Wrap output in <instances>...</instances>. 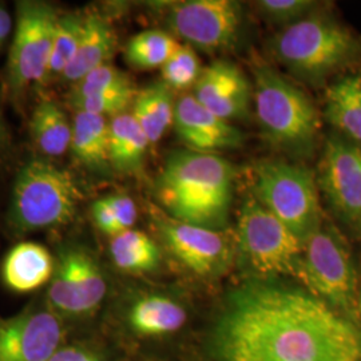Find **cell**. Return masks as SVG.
<instances>
[{
    "mask_svg": "<svg viewBox=\"0 0 361 361\" xmlns=\"http://www.w3.org/2000/svg\"><path fill=\"white\" fill-rule=\"evenodd\" d=\"M174 129L190 150L217 153L243 145V134L228 121L212 113L193 95L185 94L176 102Z\"/></svg>",
    "mask_w": 361,
    "mask_h": 361,
    "instance_id": "5bb4252c",
    "label": "cell"
},
{
    "mask_svg": "<svg viewBox=\"0 0 361 361\" xmlns=\"http://www.w3.org/2000/svg\"><path fill=\"white\" fill-rule=\"evenodd\" d=\"M47 361H104V357L92 348L75 344L58 349Z\"/></svg>",
    "mask_w": 361,
    "mask_h": 361,
    "instance_id": "e575fe53",
    "label": "cell"
},
{
    "mask_svg": "<svg viewBox=\"0 0 361 361\" xmlns=\"http://www.w3.org/2000/svg\"><path fill=\"white\" fill-rule=\"evenodd\" d=\"M111 257L121 271L141 273L158 267L159 249L146 234L129 229L111 237Z\"/></svg>",
    "mask_w": 361,
    "mask_h": 361,
    "instance_id": "cb8c5ba5",
    "label": "cell"
},
{
    "mask_svg": "<svg viewBox=\"0 0 361 361\" xmlns=\"http://www.w3.org/2000/svg\"><path fill=\"white\" fill-rule=\"evenodd\" d=\"M85 168L101 171L110 166V122L102 116L78 111L70 146Z\"/></svg>",
    "mask_w": 361,
    "mask_h": 361,
    "instance_id": "ac0fdd59",
    "label": "cell"
},
{
    "mask_svg": "<svg viewBox=\"0 0 361 361\" xmlns=\"http://www.w3.org/2000/svg\"><path fill=\"white\" fill-rule=\"evenodd\" d=\"M271 50L292 74L319 82L356 61L361 47L347 27L326 16L310 15L285 27Z\"/></svg>",
    "mask_w": 361,
    "mask_h": 361,
    "instance_id": "277c9868",
    "label": "cell"
},
{
    "mask_svg": "<svg viewBox=\"0 0 361 361\" xmlns=\"http://www.w3.org/2000/svg\"><path fill=\"white\" fill-rule=\"evenodd\" d=\"M137 92L134 89L111 91L98 95H91L85 98H71V102L77 107L78 111H85L95 116L113 118L123 113H128L130 106L135 101Z\"/></svg>",
    "mask_w": 361,
    "mask_h": 361,
    "instance_id": "4dcf8cb0",
    "label": "cell"
},
{
    "mask_svg": "<svg viewBox=\"0 0 361 361\" xmlns=\"http://www.w3.org/2000/svg\"><path fill=\"white\" fill-rule=\"evenodd\" d=\"M162 82L171 90H186L195 86L202 73L200 58L189 46H180L161 67Z\"/></svg>",
    "mask_w": 361,
    "mask_h": 361,
    "instance_id": "f1b7e54d",
    "label": "cell"
},
{
    "mask_svg": "<svg viewBox=\"0 0 361 361\" xmlns=\"http://www.w3.org/2000/svg\"><path fill=\"white\" fill-rule=\"evenodd\" d=\"M320 185L340 217L361 224V146L331 137L325 143Z\"/></svg>",
    "mask_w": 361,
    "mask_h": 361,
    "instance_id": "8fae6325",
    "label": "cell"
},
{
    "mask_svg": "<svg viewBox=\"0 0 361 361\" xmlns=\"http://www.w3.org/2000/svg\"><path fill=\"white\" fill-rule=\"evenodd\" d=\"M32 141L43 154L61 157L71 146L73 126L63 110L50 99L39 102L30 122Z\"/></svg>",
    "mask_w": 361,
    "mask_h": 361,
    "instance_id": "7402d4cb",
    "label": "cell"
},
{
    "mask_svg": "<svg viewBox=\"0 0 361 361\" xmlns=\"http://www.w3.org/2000/svg\"><path fill=\"white\" fill-rule=\"evenodd\" d=\"M180 47V42L170 32L147 30L130 39L126 59L130 65L142 70L162 67Z\"/></svg>",
    "mask_w": 361,
    "mask_h": 361,
    "instance_id": "484cf974",
    "label": "cell"
},
{
    "mask_svg": "<svg viewBox=\"0 0 361 361\" xmlns=\"http://www.w3.org/2000/svg\"><path fill=\"white\" fill-rule=\"evenodd\" d=\"M234 169L214 153L180 150L169 155L158 178V198L176 221L222 229L232 205Z\"/></svg>",
    "mask_w": 361,
    "mask_h": 361,
    "instance_id": "7a4b0ae2",
    "label": "cell"
},
{
    "mask_svg": "<svg viewBox=\"0 0 361 361\" xmlns=\"http://www.w3.org/2000/svg\"><path fill=\"white\" fill-rule=\"evenodd\" d=\"M116 214L121 233L131 229L137 219V207L126 194H110L104 197Z\"/></svg>",
    "mask_w": 361,
    "mask_h": 361,
    "instance_id": "d6a6232c",
    "label": "cell"
},
{
    "mask_svg": "<svg viewBox=\"0 0 361 361\" xmlns=\"http://www.w3.org/2000/svg\"><path fill=\"white\" fill-rule=\"evenodd\" d=\"M6 143V129H4V122L1 118V113H0V152L4 147Z\"/></svg>",
    "mask_w": 361,
    "mask_h": 361,
    "instance_id": "8d00e7d4",
    "label": "cell"
},
{
    "mask_svg": "<svg viewBox=\"0 0 361 361\" xmlns=\"http://www.w3.org/2000/svg\"><path fill=\"white\" fill-rule=\"evenodd\" d=\"M257 7L269 22L288 27L310 16L314 3L310 0H262L258 1Z\"/></svg>",
    "mask_w": 361,
    "mask_h": 361,
    "instance_id": "1f68e13d",
    "label": "cell"
},
{
    "mask_svg": "<svg viewBox=\"0 0 361 361\" xmlns=\"http://www.w3.org/2000/svg\"><path fill=\"white\" fill-rule=\"evenodd\" d=\"M86 16L79 13L59 15L52 42L47 77H62L73 63L82 38Z\"/></svg>",
    "mask_w": 361,
    "mask_h": 361,
    "instance_id": "4316f807",
    "label": "cell"
},
{
    "mask_svg": "<svg viewBox=\"0 0 361 361\" xmlns=\"http://www.w3.org/2000/svg\"><path fill=\"white\" fill-rule=\"evenodd\" d=\"M91 214H92V219H94L97 228L101 232L109 234L111 237H114V235L121 233L116 214H114L113 209L110 207L104 197L92 204Z\"/></svg>",
    "mask_w": 361,
    "mask_h": 361,
    "instance_id": "836d02e7",
    "label": "cell"
},
{
    "mask_svg": "<svg viewBox=\"0 0 361 361\" xmlns=\"http://www.w3.org/2000/svg\"><path fill=\"white\" fill-rule=\"evenodd\" d=\"M186 323V312L177 301L161 295L135 300L129 310L131 329L142 336H162L177 332Z\"/></svg>",
    "mask_w": 361,
    "mask_h": 361,
    "instance_id": "d6986e66",
    "label": "cell"
},
{
    "mask_svg": "<svg viewBox=\"0 0 361 361\" xmlns=\"http://www.w3.org/2000/svg\"><path fill=\"white\" fill-rule=\"evenodd\" d=\"M126 89H134L130 78L114 66L107 63L95 68L82 80H79L71 98H85Z\"/></svg>",
    "mask_w": 361,
    "mask_h": 361,
    "instance_id": "f546056e",
    "label": "cell"
},
{
    "mask_svg": "<svg viewBox=\"0 0 361 361\" xmlns=\"http://www.w3.org/2000/svg\"><path fill=\"white\" fill-rule=\"evenodd\" d=\"M54 271L50 252L35 243H22L13 247L1 268L4 284L18 293L32 292L49 283Z\"/></svg>",
    "mask_w": 361,
    "mask_h": 361,
    "instance_id": "9a60e30c",
    "label": "cell"
},
{
    "mask_svg": "<svg viewBox=\"0 0 361 361\" xmlns=\"http://www.w3.org/2000/svg\"><path fill=\"white\" fill-rule=\"evenodd\" d=\"M47 296L49 302L56 312L68 316L80 314L74 271L66 250L59 257V262L54 271Z\"/></svg>",
    "mask_w": 361,
    "mask_h": 361,
    "instance_id": "83f0119b",
    "label": "cell"
},
{
    "mask_svg": "<svg viewBox=\"0 0 361 361\" xmlns=\"http://www.w3.org/2000/svg\"><path fill=\"white\" fill-rule=\"evenodd\" d=\"M114 50L116 34L113 27L101 15H87L77 55L62 75V79L68 83L77 85L79 80H82L95 68L107 65Z\"/></svg>",
    "mask_w": 361,
    "mask_h": 361,
    "instance_id": "2e32d148",
    "label": "cell"
},
{
    "mask_svg": "<svg viewBox=\"0 0 361 361\" xmlns=\"http://www.w3.org/2000/svg\"><path fill=\"white\" fill-rule=\"evenodd\" d=\"M82 198L77 180L49 161L27 162L13 183L10 222L20 232H34L73 221Z\"/></svg>",
    "mask_w": 361,
    "mask_h": 361,
    "instance_id": "5b68a950",
    "label": "cell"
},
{
    "mask_svg": "<svg viewBox=\"0 0 361 361\" xmlns=\"http://www.w3.org/2000/svg\"><path fill=\"white\" fill-rule=\"evenodd\" d=\"M360 310H361V297H360Z\"/></svg>",
    "mask_w": 361,
    "mask_h": 361,
    "instance_id": "74e56055",
    "label": "cell"
},
{
    "mask_svg": "<svg viewBox=\"0 0 361 361\" xmlns=\"http://www.w3.org/2000/svg\"><path fill=\"white\" fill-rule=\"evenodd\" d=\"M250 89L244 73L231 62L217 61L202 68L193 97L210 111L234 94Z\"/></svg>",
    "mask_w": 361,
    "mask_h": 361,
    "instance_id": "603a6c76",
    "label": "cell"
},
{
    "mask_svg": "<svg viewBox=\"0 0 361 361\" xmlns=\"http://www.w3.org/2000/svg\"><path fill=\"white\" fill-rule=\"evenodd\" d=\"M170 34L205 51L225 50L238 39L241 6L232 0H188L171 3L165 13Z\"/></svg>",
    "mask_w": 361,
    "mask_h": 361,
    "instance_id": "30bf717a",
    "label": "cell"
},
{
    "mask_svg": "<svg viewBox=\"0 0 361 361\" xmlns=\"http://www.w3.org/2000/svg\"><path fill=\"white\" fill-rule=\"evenodd\" d=\"M255 198L301 240L322 228V207L313 173L281 161L256 168Z\"/></svg>",
    "mask_w": 361,
    "mask_h": 361,
    "instance_id": "8992f818",
    "label": "cell"
},
{
    "mask_svg": "<svg viewBox=\"0 0 361 361\" xmlns=\"http://www.w3.org/2000/svg\"><path fill=\"white\" fill-rule=\"evenodd\" d=\"M161 232L170 252L200 276L219 274L231 262L232 245L221 231L173 219L161 224Z\"/></svg>",
    "mask_w": 361,
    "mask_h": 361,
    "instance_id": "4fadbf2b",
    "label": "cell"
},
{
    "mask_svg": "<svg viewBox=\"0 0 361 361\" xmlns=\"http://www.w3.org/2000/svg\"><path fill=\"white\" fill-rule=\"evenodd\" d=\"M66 253L74 271L80 314L90 313L99 307L106 296L107 285L104 273L97 261L83 249L70 247L66 249Z\"/></svg>",
    "mask_w": 361,
    "mask_h": 361,
    "instance_id": "d4e9b609",
    "label": "cell"
},
{
    "mask_svg": "<svg viewBox=\"0 0 361 361\" xmlns=\"http://www.w3.org/2000/svg\"><path fill=\"white\" fill-rule=\"evenodd\" d=\"M176 102L171 89L158 82L137 92L131 114L146 134L150 145L157 143L174 123Z\"/></svg>",
    "mask_w": 361,
    "mask_h": 361,
    "instance_id": "44dd1931",
    "label": "cell"
},
{
    "mask_svg": "<svg viewBox=\"0 0 361 361\" xmlns=\"http://www.w3.org/2000/svg\"><path fill=\"white\" fill-rule=\"evenodd\" d=\"M297 277L312 295L331 307L353 308L356 271L348 250L335 233L320 228L305 240Z\"/></svg>",
    "mask_w": 361,
    "mask_h": 361,
    "instance_id": "9c48e42d",
    "label": "cell"
},
{
    "mask_svg": "<svg viewBox=\"0 0 361 361\" xmlns=\"http://www.w3.org/2000/svg\"><path fill=\"white\" fill-rule=\"evenodd\" d=\"M325 118L350 142L361 146V75L340 78L325 92Z\"/></svg>",
    "mask_w": 361,
    "mask_h": 361,
    "instance_id": "e0dca14e",
    "label": "cell"
},
{
    "mask_svg": "<svg viewBox=\"0 0 361 361\" xmlns=\"http://www.w3.org/2000/svg\"><path fill=\"white\" fill-rule=\"evenodd\" d=\"M255 104L267 140L290 154H308L317 141L320 116L308 95L268 66L255 70Z\"/></svg>",
    "mask_w": 361,
    "mask_h": 361,
    "instance_id": "3957f363",
    "label": "cell"
},
{
    "mask_svg": "<svg viewBox=\"0 0 361 361\" xmlns=\"http://www.w3.org/2000/svg\"><path fill=\"white\" fill-rule=\"evenodd\" d=\"M11 30H13V19L8 11L0 4V47L8 38Z\"/></svg>",
    "mask_w": 361,
    "mask_h": 361,
    "instance_id": "d590c367",
    "label": "cell"
},
{
    "mask_svg": "<svg viewBox=\"0 0 361 361\" xmlns=\"http://www.w3.org/2000/svg\"><path fill=\"white\" fill-rule=\"evenodd\" d=\"M237 240L243 255L258 273L297 277L305 241L255 197L241 207Z\"/></svg>",
    "mask_w": 361,
    "mask_h": 361,
    "instance_id": "52a82bcc",
    "label": "cell"
},
{
    "mask_svg": "<svg viewBox=\"0 0 361 361\" xmlns=\"http://www.w3.org/2000/svg\"><path fill=\"white\" fill-rule=\"evenodd\" d=\"M216 353L219 361H361V331L310 290L256 281L229 297Z\"/></svg>",
    "mask_w": 361,
    "mask_h": 361,
    "instance_id": "6da1fadb",
    "label": "cell"
},
{
    "mask_svg": "<svg viewBox=\"0 0 361 361\" xmlns=\"http://www.w3.org/2000/svg\"><path fill=\"white\" fill-rule=\"evenodd\" d=\"M150 145L146 134L131 113L110 121V166L122 174H138Z\"/></svg>",
    "mask_w": 361,
    "mask_h": 361,
    "instance_id": "ffe728a7",
    "label": "cell"
},
{
    "mask_svg": "<svg viewBox=\"0 0 361 361\" xmlns=\"http://www.w3.org/2000/svg\"><path fill=\"white\" fill-rule=\"evenodd\" d=\"M59 13L42 1L16 4V22L8 55V87L20 94L47 78Z\"/></svg>",
    "mask_w": 361,
    "mask_h": 361,
    "instance_id": "ba28073f",
    "label": "cell"
},
{
    "mask_svg": "<svg viewBox=\"0 0 361 361\" xmlns=\"http://www.w3.org/2000/svg\"><path fill=\"white\" fill-rule=\"evenodd\" d=\"M62 338L63 326L51 312L23 313L0 324V361H47Z\"/></svg>",
    "mask_w": 361,
    "mask_h": 361,
    "instance_id": "7c38bea8",
    "label": "cell"
}]
</instances>
